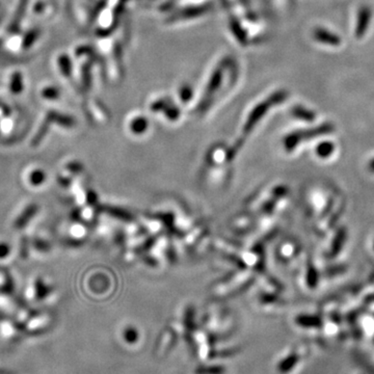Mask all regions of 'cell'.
<instances>
[{"label":"cell","instance_id":"1","mask_svg":"<svg viewBox=\"0 0 374 374\" xmlns=\"http://www.w3.org/2000/svg\"><path fill=\"white\" fill-rule=\"evenodd\" d=\"M55 292V287L52 285L50 280L44 276L35 277L26 290L25 295L28 300L31 301H43L49 300L52 297V294Z\"/></svg>","mask_w":374,"mask_h":374},{"label":"cell","instance_id":"2","mask_svg":"<svg viewBox=\"0 0 374 374\" xmlns=\"http://www.w3.org/2000/svg\"><path fill=\"white\" fill-rule=\"evenodd\" d=\"M24 181L31 189H40L43 187L48 179L46 171L39 166H30L24 172Z\"/></svg>","mask_w":374,"mask_h":374},{"label":"cell","instance_id":"3","mask_svg":"<svg viewBox=\"0 0 374 374\" xmlns=\"http://www.w3.org/2000/svg\"><path fill=\"white\" fill-rule=\"evenodd\" d=\"M25 208L26 209L22 210L20 212V214L15 218L14 227L16 229H24L25 227H27L28 222L30 220H33V218L36 216V214L38 213V206L35 204L28 205Z\"/></svg>","mask_w":374,"mask_h":374},{"label":"cell","instance_id":"4","mask_svg":"<svg viewBox=\"0 0 374 374\" xmlns=\"http://www.w3.org/2000/svg\"><path fill=\"white\" fill-rule=\"evenodd\" d=\"M65 234L67 239H70L73 242H77L84 239L86 235V229L84 227V224H82L81 222H74L66 228Z\"/></svg>","mask_w":374,"mask_h":374},{"label":"cell","instance_id":"5","mask_svg":"<svg viewBox=\"0 0 374 374\" xmlns=\"http://www.w3.org/2000/svg\"><path fill=\"white\" fill-rule=\"evenodd\" d=\"M345 238H346V232H345V230L344 229L339 230V232L335 236L334 241L332 243L331 257H335V256H337L340 253L343 244H344V242H345Z\"/></svg>","mask_w":374,"mask_h":374},{"label":"cell","instance_id":"6","mask_svg":"<svg viewBox=\"0 0 374 374\" xmlns=\"http://www.w3.org/2000/svg\"><path fill=\"white\" fill-rule=\"evenodd\" d=\"M296 323L305 328H318L321 325V319L317 316H299L296 319Z\"/></svg>","mask_w":374,"mask_h":374},{"label":"cell","instance_id":"7","mask_svg":"<svg viewBox=\"0 0 374 374\" xmlns=\"http://www.w3.org/2000/svg\"><path fill=\"white\" fill-rule=\"evenodd\" d=\"M298 361V357L295 355V354H292V355H289L287 356L284 360L280 361L278 363V370L282 372V373H286V372H289L290 370L293 369V367L296 365Z\"/></svg>","mask_w":374,"mask_h":374},{"label":"cell","instance_id":"8","mask_svg":"<svg viewBox=\"0 0 374 374\" xmlns=\"http://www.w3.org/2000/svg\"><path fill=\"white\" fill-rule=\"evenodd\" d=\"M12 255V247L6 240H0V261L8 260Z\"/></svg>","mask_w":374,"mask_h":374},{"label":"cell","instance_id":"9","mask_svg":"<svg viewBox=\"0 0 374 374\" xmlns=\"http://www.w3.org/2000/svg\"><path fill=\"white\" fill-rule=\"evenodd\" d=\"M334 152V145L330 144V143H323L321 145L318 146L317 148V154L320 156V157H329V156Z\"/></svg>","mask_w":374,"mask_h":374},{"label":"cell","instance_id":"10","mask_svg":"<svg viewBox=\"0 0 374 374\" xmlns=\"http://www.w3.org/2000/svg\"><path fill=\"white\" fill-rule=\"evenodd\" d=\"M224 368L223 367H204V368H200L198 370V374H222L224 373Z\"/></svg>","mask_w":374,"mask_h":374},{"label":"cell","instance_id":"11","mask_svg":"<svg viewBox=\"0 0 374 374\" xmlns=\"http://www.w3.org/2000/svg\"><path fill=\"white\" fill-rule=\"evenodd\" d=\"M124 339H126V341L128 343H135L137 341V339H138V334L132 328L127 329L126 331L124 332Z\"/></svg>","mask_w":374,"mask_h":374},{"label":"cell","instance_id":"12","mask_svg":"<svg viewBox=\"0 0 374 374\" xmlns=\"http://www.w3.org/2000/svg\"><path fill=\"white\" fill-rule=\"evenodd\" d=\"M370 170H371L372 172H374V159L370 162Z\"/></svg>","mask_w":374,"mask_h":374},{"label":"cell","instance_id":"13","mask_svg":"<svg viewBox=\"0 0 374 374\" xmlns=\"http://www.w3.org/2000/svg\"><path fill=\"white\" fill-rule=\"evenodd\" d=\"M373 297H374V296H373Z\"/></svg>","mask_w":374,"mask_h":374}]
</instances>
